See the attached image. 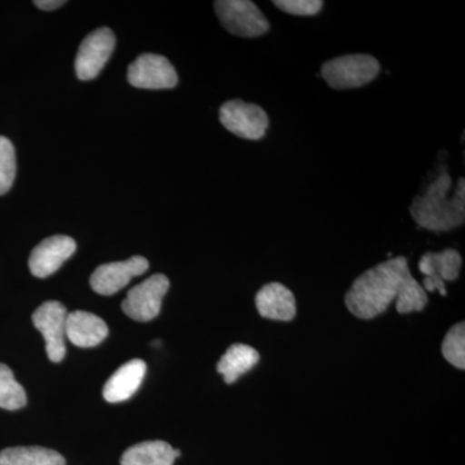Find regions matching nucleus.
I'll list each match as a JSON object with an SVG mask.
<instances>
[{"label": "nucleus", "mask_w": 465, "mask_h": 465, "mask_svg": "<svg viewBox=\"0 0 465 465\" xmlns=\"http://www.w3.org/2000/svg\"><path fill=\"white\" fill-rule=\"evenodd\" d=\"M410 274L405 256L387 260L369 269L354 281L345 295L349 312L361 320L381 316L399 298Z\"/></svg>", "instance_id": "nucleus-1"}, {"label": "nucleus", "mask_w": 465, "mask_h": 465, "mask_svg": "<svg viewBox=\"0 0 465 465\" xmlns=\"http://www.w3.org/2000/svg\"><path fill=\"white\" fill-rule=\"evenodd\" d=\"M452 179L448 173H442L423 195H418L410 206V213L416 224L430 232H448L464 224L465 220V183L463 177L458 180L457 189L452 197Z\"/></svg>", "instance_id": "nucleus-2"}, {"label": "nucleus", "mask_w": 465, "mask_h": 465, "mask_svg": "<svg viewBox=\"0 0 465 465\" xmlns=\"http://www.w3.org/2000/svg\"><path fill=\"white\" fill-rule=\"evenodd\" d=\"M381 64L374 56L356 54L335 57L321 67V75L333 90H351L374 81Z\"/></svg>", "instance_id": "nucleus-3"}, {"label": "nucleus", "mask_w": 465, "mask_h": 465, "mask_svg": "<svg viewBox=\"0 0 465 465\" xmlns=\"http://www.w3.org/2000/svg\"><path fill=\"white\" fill-rule=\"evenodd\" d=\"M215 12L222 25L242 38H258L271 27L264 14L250 0H217Z\"/></svg>", "instance_id": "nucleus-4"}, {"label": "nucleus", "mask_w": 465, "mask_h": 465, "mask_svg": "<svg viewBox=\"0 0 465 465\" xmlns=\"http://www.w3.org/2000/svg\"><path fill=\"white\" fill-rule=\"evenodd\" d=\"M220 124L229 133L246 140H262L269 127V116L256 104L242 100H231L220 108Z\"/></svg>", "instance_id": "nucleus-5"}, {"label": "nucleus", "mask_w": 465, "mask_h": 465, "mask_svg": "<svg viewBox=\"0 0 465 465\" xmlns=\"http://www.w3.org/2000/svg\"><path fill=\"white\" fill-rule=\"evenodd\" d=\"M170 289V280L164 274H153L127 293L122 309L128 317L139 322H148L161 313L162 302Z\"/></svg>", "instance_id": "nucleus-6"}, {"label": "nucleus", "mask_w": 465, "mask_h": 465, "mask_svg": "<svg viewBox=\"0 0 465 465\" xmlns=\"http://www.w3.org/2000/svg\"><path fill=\"white\" fill-rule=\"evenodd\" d=\"M33 323L45 341V351L52 362H61L65 357V305L60 302H45L33 313Z\"/></svg>", "instance_id": "nucleus-7"}, {"label": "nucleus", "mask_w": 465, "mask_h": 465, "mask_svg": "<svg viewBox=\"0 0 465 465\" xmlns=\"http://www.w3.org/2000/svg\"><path fill=\"white\" fill-rule=\"evenodd\" d=\"M115 48V35L109 27L94 30L82 42L75 58V73L81 81H91L112 57Z\"/></svg>", "instance_id": "nucleus-8"}, {"label": "nucleus", "mask_w": 465, "mask_h": 465, "mask_svg": "<svg viewBox=\"0 0 465 465\" xmlns=\"http://www.w3.org/2000/svg\"><path fill=\"white\" fill-rule=\"evenodd\" d=\"M128 82L143 90H170L179 82L176 70L161 54H143L128 66Z\"/></svg>", "instance_id": "nucleus-9"}, {"label": "nucleus", "mask_w": 465, "mask_h": 465, "mask_svg": "<svg viewBox=\"0 0 465 465\" xmlns=\"http://www.w3.org/2000/svg\"><path fill=\"white\" fill-rule=\"evenodd\" d=\"M149 262L143 256H133L124 262H109L100 265L91 275V287L103 296L114 295L124 289L131 280L145 273Z\"/></svg>", "instance_id": "nucleus-10"}, {"label": "nucleus", "mask_w": 465, "mask_h": 465, "mask_svg": "<svg viewBox=\"0 0 465 465\" xmlns=\"http://www.w3.org/2000/svg\"><path fill=\"white\" fill-rule=\"evenodd\" d=\"M461 259L457 250L448 249L442 252H427L419 262V271L424 274L423 289L425 292L439 291L446 296L445 282L458 280L460 273Z\"/></svg>", "instance_id": "nucleus-11"}, {"label": "nucleus", "mask_w": 465, "mask_h": 465, "mask_svg": "<svg viewBox=\"0 0 465 465\" xmlns=\"http://www.w3.org/2000/svg\"><path fill=\"white\" fill-rule=\"evenodd\" d=\"M76 242L67 235H54L42 241L32 251L29 268L33 275L38 278L50 277L67 259L74 255Z\"/></svg>", "instance_id": "nucleus-12"}, {"label": "nucleus", "mask_w": 465, "mask_h": 465, "mask_svg": "<svg viewBox=\"0 0 465 465\" xmlns=\"http://www.w3.org/2000/svg\"><path fill=\"white\" fill-rule=\"evenodd\" d=\"M256 308L262 317L289 322L296 316L295 296L282 283H268L256 295Z\"/></svg>", "instance_id": "nucleus-13"}, {"label": "nucleus", "mask_w": 465, "mask_h": 465, "mask_svg": "<svg viewBox=\"0 0 465 465\" xmlns=\"http://www.w3.org/2000/svg\"><path fill=\"white\" fill-rule=\"evenodd\" d=\"M108 333V324L96 314L84 311L67 313L66 338L76 347H96L105 341Z\"/></svg>", "instance_id": "nucleus-14"}, {"label": "nucleus", "mask_w": 465, "mask_h": 465, "mask_svg": "<svg viewBox=\"0 0 465 465\" xmlns=\"http://www.w3.org/2000/svg\"><path fill=\"white\" fill-rule=\"evenodd\" d=\"M146 363L142 360H133L124 363L110 376L104 387V399L110 403L124 402L136 393L145 378Z\"/></svg>", "instance_id": "nucleus-15"}, {"label": "nucleus", "mask_w": 465, "mask_h": 465, "mask_svg": "<svg viewBox=\"0 0 465 465\" xmlns=\"http://www.w3.org/2000/svg\"><path fill=\"white\" fill-rule=\"evenodd\" d=\"M182 455L164 440H145L124 451L121 465H173Z\"/></svg>", "instance_id": "nucleus-16"}, {"label": "nucleus", "mask_w": 465, "mask_h": 465, "mask_svg": "<svg viewBox=\"0 0 465 465\" xmlns=\"http://www.w3.org/2000/svg\"><path fill=\"white\" fill-rule=\"evenodd\" d=\"M260 361V354L256 349L244 344H232L220 358L217 363V371L224 376L226 384H232L242 375L251 371Z\"/></svg>", "instance_id": "nucleus-17"}, {"label": "nucleus", "mask_w": 465, "mask_h": 465, "mask_svg": "<svg viewBox=\"0 0 465 465\" xmlns=\"http://www.w3.org/2000/svg\"><path fill=\"white\" fill-rule=\"evenodd\" d=\"M63 455L51 449L9 448L0 451V465H65Z\"/></svg>", "instance_id": "nucleus-18"}, {"label": "nucleus", "mask_w": 465, "mask_h": 465, "mask_svg": "<svg viewBox=\"0 0 465 465\" xmlns=\"http://www.w3.org/2000/svg\"><path fill=\"white\" fill-rule=\"evenodd\" d=\"M26 393L23 385L18 384L14 372L5 363H0V409H23L26 405Z\"/></svg>", "instance_id": "nucleus-19"}, {"label": "nucleus", "mask_w": 465, "mask_h": 465, "mask_svg": "<svg viewBox=\"0 0 465 465\" xmlns=\"http://www.w3.org/2000/svg\"><path fill=\"white\" fill-rule=\"evenodd\" d=\"M428 304V295L421 284L410 274L403 283L399 298H397L396 309L401 314H409L412 312H421Z\"/></svg>", "instance_id": "nucleus-20"}, {"label": "nucleus", "mask_w": 465, "mask_h": 465, "mask_svg": "<svg viewBox=\"0 0 465 465\" xmlns=\"http://www.w3.org/2000/svg\"><path fill=\"white\" fill-rule=\"evenodd\" d=\"M442 354L448 362L459 370L465 367V324H455L446 333L442 342Z\"/></svg>", "instance_id": "nucleus-21"}, {"label": "nucleus", "mask_w": 465, "mask_h": 465, "mask_svg": "<svg viewBox=\"0 0 465 465\" xmlns=\"http://www.w3.org/2000/svg\"><path fill=\"white\" fill-rule=\"evenodd\" d=\"M16 152L7 137L0 136V195L14 185L16 177Z\"/></svg>", "instance_id": "nucleus-22"}, {"label": "nucleus", "mask_w": 465, "mask_h": 465, "mask_svg": "<svg viewBox=\"0 0 465 465\" xmlns=\"http://www.w3.org/2000/svg\"><path fill=\"white\" fill-rule=\"evenodd\" d=\"M274 5L295 16H316L323 7L322 0H275Z\"/></svg>", "instance_id": "nucleus-23"}, {"label": "nucleus", "mask_w": 465, "mask_h": 465, "mask_svg": "<svg viewBox=\"0 0 465 465\" xmlns=\"http://www.w3.org/2000/svg\"><path fill=\"white\" fill-rule=\"evenodd\" d=\"M65 3L64 0H35L34 5L42 11H54V9L63 7Z\"/></svg>", "instance_id": "nucleus-24"}]
</instances>
